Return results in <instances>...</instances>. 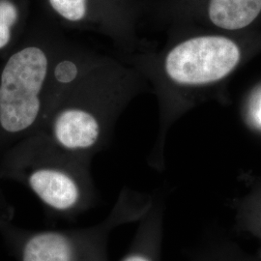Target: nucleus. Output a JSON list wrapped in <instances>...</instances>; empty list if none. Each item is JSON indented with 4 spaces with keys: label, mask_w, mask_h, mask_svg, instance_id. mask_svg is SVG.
Listing matches in <instances>:
<instances>
[{
    "label": "nucleus",
    "mask_w": 261,
    "mask_h": 261,
    "mask_svg": "<svg viewBox=\"0 0 261 261\" xmlns=\"http://www.w3.org/2000/svg\"><path fill=\"white\" fill-rule=\"evenodd\" d=\"M28 0H0V60L19 46L29 24Z\"/></svg>",
    "instance_id": "7"
},
{
    "label": "nucleus",
    "mask_w": 261,
    "mask_h": 261,
    "mask_svg": "<svg viewBox=\"0 0 261 261\" xmlns=\"http://www.w3.org/2000/svg\"><path fill=\"white\" fill-rule=\"evenodd\" d=\"M137 84L133 66L98 53L84 74L53 99L40 130L59 148L93 159L110 144Z\"/></svg>",
    "instance_id": "1"
},
{
    "label": "nucleus",
    "mask_w": 261,
    "mask_h": 261,
    "mask_svg": "<svg viewBox=\"0 0 261 261\" xmlns=\"http://www.w3.org/2000/svg\"><path fill=\"white\" fill-rule=\"evenodd\" d=\"M47 18L57 27L93 32L109 39L117 56L135 44L134 0H44Z\"/></svg>",
    "instance_id": "5"
},
{
    "label": "nucleus",
    "mask_w": 261,
    "mask_h": 261,
    "mask_svg": "<svg viewBox=\"0 0 261 261\" xmlns=\"http://www.w3.org/2000/svg\"><path fill=\"white\" fill-rule=\"evenodd\" d=\"M261 12V0H211L208 14L215 25L236 30L251 24Z\"/></svg>",
    "instance_id": "8"
},
{
    "label": "nucleus",
    "mask_w": 261,
    "mask_h": 261,
    "mask_svg": "<svg viewBox=\"0 0 261 261\" xmlns=\"http://www.w3.org/2000/svg\"><path fill=\"white\" fill-rule=\"evenodd\" d=\"M240 60V49L231 40L217 36L190 38L171 47L162 68L168 82L196 86L222 80Z\"/></svg>",
    "instance_id": "6"
},
{
    "label": "nucleus",
    "mask_w": 261,
    "mask_h": 261,
    "mask_svg": "<svg viewBox=\"0 0 261 261\" xmlns=\"http://www.w3.org/2000/svg\"><path fill=\"white\" fill-rule=\"evenodd\" d=\"M91 162L59 148L39 130L2 155L0 179L27 187L50 219L74 220L99 199Z\"/></svg>",
    "instance_id": "3"
},
{
    "label": "nucleus",
    "mask_w": 261,
    "mask_h": 261,
    "mask_svg": "<svg viewBox=\"0 0 261 261\" xmlns=\"http://www.w3.org/2000/svg\"><path fill=\"white\" fill-rule=\"evenodd\" d=\"M140 200L122 190L102 222L84 228L31 230L17 226L9 211L0 207V233L17 261H109L108 242L112 231L140 216Z\"/></svg>",
    "instance_id": "4"
},
{
    "label": "nucleus",
    "mask_w": 261,
    "mask_h": 261,
    "mask_svg": "<svg viewBox=\"0 0 261 261\" xmlns=\"http://www.w3.org/2000/svg\"><path fill=\"white\" fill-rule=\"evenodd\" d=\"M147 246L145 235H140L120 261H156Z\"/></svg>",
    "instance_id": "9"
},
{
    "label": "nucleus",
    "mask_w": 261,
    "mask_h": 261,
    "mask_svg": "<svg viewBox=\"0 0 261 261\" xmlns=\"http://www.w3.org/2000/svg\"><path fill=\"white\" fill-rule=\"evenodd\" d=\"M66 37L47 17L29 25L0 64V158L42 129L53 98L51 70Z\"/></svg>",
    "instance_id": "2"
},
{
    "label": "nucleus",
    "mask_w": 261,
    "mask_h": 261,
    "mask_svg": "<svg viewBox=\"0 0 261 261\" xmlns=\"http://www.w3.org/2000/svg\"><path fill=\"white\" fill-rule=\"evenodd\" d=\"M260 117H261V110H260Z\"/></svg>",
    "instance_id": "10"
}]
</instances>
